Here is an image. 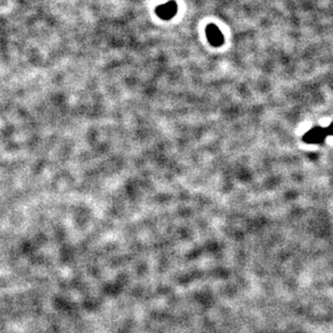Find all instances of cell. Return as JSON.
Wrapping results in <instances>:
<instances>
[{"label":"cell","instance_id":"1","mask_svg":"<svg viewBox=\"0 0 333 333\" xmlns=\"http://www.w3.org/2000/svg\"><path fill=\"white\" fill-rule=\"evenodd\" d=\"M327 136L328 135L324 127L316 126L303 136V140L307 143H320L326 139Z\"/></svg>","mask_w":333,"mask_h":333},{"label":"cell","instance_id":"2","mask_svg":"<svg viewBox=\"0 0 333 333\" xmlns=\"http://www.w3.org/2000/svg\"><path fill=\"white\" fill-rule=\"evenodd\" d=\"M206 36L209 41V44L213 47H220L224 45V35L220 31V29L213 24H209L206 28Z\"/></svg>","mask_w":333,"mask_h":333},{"label":"cell","instance_id":"3","mask_svg":"<svg viewBox=\"0 0 333 333\" xmlns=\"http://www.w3.org/2000/svg\"><path fill=\"white\" fill-rule=\"evenodd\" d=\"M177 13V5L175 2H168L158 7L157 14L162 20H170Z\"/></svg>","mask_w":333,"mask_h":333},{"label":"cell","instance_id":"4","mask_svg":"<svg viewBox=\"0 0 333 333\" xmlns=\"http://www.w3.org/2000/svg\"><path fill=\"white\" fill-rule=\"evenodd\" d=\"M324 129H326V132H327V135H333V123H331L328 127H324Z\"/></svg>","mask_w":333,"mask_h":333}]
</instances>
